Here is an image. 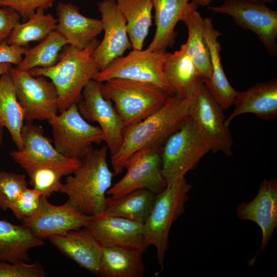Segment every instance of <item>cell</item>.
Returning <instances> with one entry per match:
<instances>
[{"mask_svg": "<svg viewBox=\"0 0 277 277\" xmlns=\"http://www.w3.org/2000/svg\"><path fill=\"white\" fill-rule=\"evenodd\" d=\"M156 194L145 189L117 198L107 197L104 213L144 223L153 207Z\"/></svg>", "mask_w": 277, "mask_h": 277, "instance_id": "27", "label": "cell"}, {"mask_svg": "<svg viewBox=\"0 0 277 277\" xmlns=\"http://www.w3.org/2000/svg\"><path fill=\"white\" fill-rule=\"evenodd\" d=\"M44 243V239L23 224L18 225L0 219V261L30 262L29 250Z\"/></svg>", "mask_w": 277, "mask_h": 277, "instance_id": "24", "label": "cell"}, {"mask_svg": "<svg viewBox=\"0 0 277 277\" xmlns=\"http://www.w3.org/2000/svg\"><path fill=\"white\" fill-rule=\"evenodd\" d=\"M23 147L12 150L13 160L28 173L39 167H49L62 172L64 176L72 174L81 161L65 156L45 136L42 128L31 122H26L22 129Z\"/></svg>", "mask_w": 277, "mask_h": 277, "instance_id": "12", "label": "cell"}, {"mask_svg": "<svg viewBox=\"0 0 277 277\" xmlns=\"http://www.w3.org/2000/svg\"><path fill=\"white\" fill-rule=\"evenodd\" d=\"M209 151V145L189 117L162 147V172L166 185L184 177Z\"/></svg>", "mask_w": 277, "mask_h": 277, "instance_id": "6", "label": "cell"}, {"mask_svg": "<svg viewBox=\"0 0 277 277\" xmlns=\"http://www.w3.org/2000/svg\"><path fill=\"white\" fill-rule=\"evenodd\" d=\"M190 104V94L185 97L176 94L169 96L158 110L126 128L121 148L111 155L114 175L121 173L127 160L135 152L148 147L162 146L189 118Z\"/></svg>", "mask_w": 277, "mask_h": 277, "instance_id": "1", "label": "cell"}, {"mask_svg": "<svg viewBox=\"0 0 277 277\" xmlns=\"http://www.w3.org/2000/svg\"><path fill=\"white\" fill-rule=\"evenodd\" d=\"M28 188L26 175L0 171V208L9 209L11 204Z\"/></svg>", "mask_w": 277, "mask_h": 277, "instance_id": "34", "label": "cell"}, {"mask_svg": "<svg viewBox=\"0 0 277 277\" xmlns=\"http://www.w3.org/2000/svg\"><path fill=\"white\" fill-rule=\"evenodd\" d=\"M188 29V38L183 44L199 71L200 78L205 83L211 75V65L208 47L203 32V18L195 10L182 21Z\"/></svg>", "mask_w": 277, "mask_h": 277, "instance_id": "30", "label": "cell"}, {"mask_svg": "<svg viewBox=\"0 0 277 277\" xmlns=\"http://www.w3.org/2000/svg\"><path fill=\"white\" fill-rule=\"evenodd\" d=\"M262 1H264L265 3H269V4L272 3L273 2V0H262Z\"/></svg>", "mask_w": 277, "mask_h": 277, "instance_id": "43", "label": "cell"}, {"mask_svg": "<svg viewBox=\"0 0 277 277\" xmlns=\"http://www.w3.org/2000/svg\"><path fill=\"white\" fill-rule=\"evenodd\" d=\"M4 126L0 123V146L3 143L4 137Z\"/></svg>", "mask_w": 277, "mask_h": 277, "instance_id": "42", "label": "cell"}, {"mask_svg": "<svg viewBox=\"0 0 277 277\" xmlns=\"http://www.w3.org/2000/svg\"><path fill=\"white\" fill-rule=\"evenodd\" d=\"M92 217L80 212L67 201L56 206L51 204L47 197L41 196L37 213L23 224L35 234L45 239L85 227Z\"/></svg>", "mask_w": 277, "mask_h": 277, "instance_id": "17", "label": "cell"}, {"mask_svg": "<svg viewBox=\"0 0 277 277\" xmlns=\"http://www.w3.org/2000/svg\"><path fill=\"white\" fill-rule=\"evenodd\" d=\"M20 17L13 9L0 6V44L7 40L13 29L20 23Z\"/></svg>", "mask_w": 277, "mask_h": 277, "instance_id": "38", "label": "cell"}, {"mask_svg": "<svg viewBox=\"0 0 277 277\" xmlns=\"http://www.w3.org/2000/svg\"><path fill=\"white\" fill-rule=\"evenodd\" d=\"M55 0H0V6L10 7L26 21L38 9L45 10L52 7Z\"/></svg>", "mask_w": 277, "mask_h": 277, "instance_id": "37", "label": "cell"}, {"mask_svg": "<svg viewBox=\"0 0 277 277\" xmlns=\"http://www.w3.org/2000/svg\"><path fill=\"white\" fill-rule=\"evenodd\" d=\"M28 49L24 46L9 44L7 41L0 44V64L9 63L16 66L22 61Z\"/></svg>", "mask_w": 277, "mask_h": 277, "instance_id": "39", "label": "cell"}, {"mask_svg": "<svg viewBox=\"0 0 277 277\" xmlns=\"http://www.w3.org/2000/svg\"><path fill=\"white\" fill-rule=\"evenodd\" d=\"M102 83L90 80L76 104L80 114L87 121L98 124L104 141L112 155L121 147L125 128L112 102L102 95Z\"/></svg>", "mask_w": 277, "mask_h": 277, "instance_id": "14", "label": "cell"}, {"mask_svg": "<svg viewBox=\"0 0 277 277\" xmlns=\"http://www.w3.org/2000/svg\"><path fill=\"white\" fill-rule=\"evenodd\" d=\"M26 122L49 121L57 114L58 96L51 81L16 67L9 71Z\"/></svg>", "mask_w": 277, "mask_h": 277, "instance_id": "10", "label": "cell"}, {"mask_svg": "<svg viewBox=\"0 0 277 277\" xmlns=\"http://www.w3.org/2000/svg\"><path fill=\"white\" fill-rule=\"evenodd\" d=\"M104 35L93 52V57L100 70L112 61L123 56L132 48L127 28L126 20L115 0H102L97 3Z\"/></svg>", "mask_w": 277, "mask_h": 277, "instance_id": "15", "label": "cell"}, {"mask_svg": "<svg viewBox=\"0 0 277 277\" xmlns=\"http://www.w3.org/2000/svg\"><path fill=\"white\" fill-rule=\"evenodd\" d=\"M29 184L42 196L49 197L54 192H59L62 186L61 171L49 167H39L27 173Z\"/></svg>", "mask_w": 277, "mask_h": 277, "instance_id": "33", "label": "cell"}, {"mask_svg": "<svg viewBox=\"0 0 277 277\" xmlns=\"http://www.w3.org/2000/svg\"><path fill=\"white\" fill-rule=\"evenodd\" d=\"M68 45L64 36L56 30L52 32L37 45L28 48L21 62L16 68L25 71L36 68H49L58 60L63 48Z\"/></svg>", "mask_w": 277, "mask_h": 277, "instance_id": "31", "label": "cell"}, {"mask_svg": "<svg viewBox=\"0 0 277 277\" xmlns=\"http://www.w3.org/2000/svg\"><path fill=\"white\" fill-rule=\"evenodd\" d=\"M57 23L52 14L38 9L25 22L19 23L14 27L7 42L24 47L31 42H40L56 29Z\"/></svg>", "mask_w": 277, "mask_h": 277, "instance_id": "32", "label": "cell"}, {"mask_svg": "<svg viewBox=\"0 0 277 277\" xmlns=\"http://www.w3.org/2000/svg\"><path fill=\"white\" fill-rule=\"evenodd\" d=\"M56 10V30L64 36L68 45L84 48L103 31L101 19L82 15L77 6L71 3H59Z\"/></svg>", "mask_w": 277, "mask_h": 277, "instance_id": "22", "label": "cell"}, {"mask_svg": "<svg viewBox=\"0 0 277 277\" xmlns=\"http://www.w3.org/2000/svg\"><path fill=\"white\" fill-rule=\"evenodd\" d=\"M192 186L183 177L167 185L156 194L152 209L143 223V232L147 245L154 246L162 270L168 249V237L172 223L185 211L188 193Z\"/></svg>", "mask_w": 277, "mask_h": 277, "instance_id": "5", "label": "cell"}, {"mask_svg": "<svg viewBox=\"0 0 277 277\" xmlns=\"http://www.w3.org/2000/svg\"><path fill=\"white\" fill-rule=\"evenodd\" d=\"M127 23L133 49H143L152 24V0H115Z\"/></svg>", "mask_w": 277, "mask_h": 277, "instance_id": "28", "label": "cell"}, {"mask_svg": "<svg viewBox=\"0 0 277 277\" xmlns=\"http://www.w3.org/2000/svg\"><path fill=\"white\" fill-rule=\"evenodd\" d=\"M24 121L23 111L8 72L0 77V123L7 128L17 149L23 147L21 131Z\"/></svg>", "mask_w": 277, "mask_h": 277, "instance_id": "29", "label": "cell"}, {"mask_svg": "<svg viewBox=\"0 0 277 277\" xmlns=\"http://www.w3.org/2000/svg\"><path fill=\"white\" fill-rule=\"evenodd\" d=\"M234 109L225 120L227 127L237 116L252 113L264 121L277 117V79L256 84L246 91L238 92Z\"/></svg>", "mask_w": 277, "mask_h": 277, "instance_id": "21", "label": "cell"}, {"mask_svg": "<svg viewBox=\"0 0 277 277\" xmlns=\"http://www.w3.org/2000/svg\"><path fill=\"white\" fill-rule=\"evenodd\" d=\"M166 53V51L133 49L114 60L93 79L101 83L113 78L130 80L154 85L168 95H174L163 71Z\"/></svg>", "mask_w": 277, "mask_h": 277, "instance_id": "9", "label": "cell"}, {"mask_svg": "<svg viewBox=\"0 0 277 277\" xmlns=\"http://www.w3.org/2000/svg\"><path fill=\"white\" fill-rule=\"evenodd\" d=\"M46 275L44 267L37 262L0 261V277H44Z\"/></svg>", "mask_w": 277, "mask_h": 277, "instance_id": "36", "label": "cell"}, {"mask_svg": "<svg viewBox=\"0 0 277 277\" xmlns=\"http://www.w3.org/2000/svg\"><path fill=\"white\" fill-rule=\"evenodd\" d=\"M155 32L147 49L166 51L173 48L177 32L175 28L198 6L190 0H152Z\"/></svg>", "mask_w": 277, "mask_h": 277, "instance_id": "20", "label": "cell"}, {"mask_svg": "<svg viewBox=\"0 0 277 277\" xmlns=\"http://www.w3.org/2000/svg\"><path fill=\"white\" fill-rule=\"evenodd\" d=\"M193 1L198 7H208L212 0H193Z\"/></svg>", "mask_w": 277, "mask_h": 277, "instance_id": "41", "label": "cell"}, {"mask_svg": "<svg viewBox=\"0 0 277 277\" xmlns=\"http://www.w3.org/2000/svg\"><path fill=\"white\" fill-rule=\"evenodd\" d=\"M238 217L255 223L262 231L260 251L268 246L277 227V181L264 180L256 196L249 202H242L236 208Z\"/></svg>", "mask_w": 277, "mask_h": 277, "instance_id": "18", "label": "cell"}, {"mask_svg": "<svg viewBox=\"0 0 277 277\" xmlns=\"http://www.w3.org/2000/svg\"><path fill=\"white\" fill-rule=\"evenodd\" d=\"M48 121L52 129L54 147L68 158L81 161L93 144L104 141L101 128L89 123L80 114L76 104Z\"/></svg>", "mask_w": 277, "mask_h": 277, "instance_id": "7", "label": "cell"}, {"mask_svg": "<svg viewBox=\"0 0 277 277\" xmlns=\"http://www.w3.org/2000/svg\"><path fill=\"white\" fill-rule=\"evenodd\" d=\"M165 76L174 94L188 96L200 78L199 71L184 44L172 53H166L163 64Z\"/></svg>", "mask_w": 277, "mask_h": 277, "instance_id": "25", "label": "cell"}, {"mask_svg": "<svg viewBox=\"0 0 277 277\" xmlns=\"http://www.w3.org/2000/svg\"><path fill=\"white\" fill-rule=\"evenodd\" d=\"M101 91L114 103L125 129L156 112L170 96L154 85L120 78L102 83Z\"/></svg>", "mask_w": 277, "mask_h": 277, "instance_id": "4", "label": "cell"}, {"mask_svg": "<svg viewBox=\"0 0 277 277\" xmlns=\"http://www.w3.org/2000/svg\"><path fill=\"white\" fill-rule=\"evenodd\" d=\"M12 68V65L9 63L0 64V77L4 73H7Z\"/></svg>", "mask_w": 277, "mask_h": 277, "instance_id": "40", "label": "cell"}, {"mask_svg": "<svg viewBox=\"0 0 277 277\" xmlns=\"http://www.w3.org/2000/svg\"><path fill=\"white\" fill-rule=\"evenodd\" d=\"M107 146L90 149L79 166L68 175L60 193L83 214L94 216L104 212L107 192L114 174L108 166Z\"/></svg>", "mask_w": 277, "mask_h": 277, "instance_id": "2", "label": "cell"}, {"mask_svg": "<svg viewBox=\"0 0 277 277\" xmlns=\"http://www.w3.org/2000/svg\"><path fill=\"white\" fill-rule=\"evenodd\" d=\"M61 253L80 267L98 274L102 246L85 227L47 238Z\"/></svg>", "mask_w": 277, "mask_h": 277, "instance_id": "19", "label": "cell"}, {"mask_svg": "<svg viewBox=\"0 0 277 277\" xmlns=\"http://www.w3.org/2000/svg\"><path fill=\"white\" fill-rule=\"evenodd\" d=\"M41 196L34 189L27 188L11 204L9 209L17 219L23 222L37 213Z\"/></svg>", "mask_w": 277, "mask_h": 277, "instance_id": "35", "label": "cell"}, {"mask_svg": "<svg viewBox=\"0 0 277 277\" xmlns=\"http://www.w3.org/2000/svg\"><path fill=\"white\" fill-rule=\"evenodd\" d=\"M99 43L96 38L83 49L67 45L53 66L29 71L33 76L46 77L55 86L58 96V111L76 104L86 84L100 71L93 56Z\"/></svg>", "mask_w": 277, "mask_h": 277, "instance_id": "3", "label": "cell"}, {"mask_svg": "<svg viewBox=\"0 0 277 277\" xmlns=\"http://www.w3.org/2000/svg\"><path fill=\"white\" fill-rule=\"evenodd\" d=\"M104 247H118L144 252L148 247L143 224L104 213L92 216L85 227Z\"/></svg>", "mask_w": 277, "mask_h": 277, "instance_id": "16", "label": "cell"}, {"mask_svg": "<svg viewBox=\"0 0 277 277\" xmlns=\"http://www.w3.org/2000/svg\"><path fill=\"white\" fill-rule=\"evenodd\" d=\"M162 146L148 147L131 155L126 161L124 176L107 192L117 198L133 190L145 189L157 194L167 186L162 172Z\"/></svg>", "mask_w": 277, "mask_h": 277, "instance_id": "13", "label": "cell"}, {"mask_svg": "<svg viewBox=\"0 0 277 277\" xmlns=\"http://www.w3.org/2000/svg\"><path fill=\"white\" fill-rule=\"evenodd\" d=\"M203 32L206 41L210 58L211 75L205 84L214 99L223 110L233 105L236 91L229 82L221 62V44L218 38L222 33L213 26L210 17L203 18Z\"/></svg>", "mask_w": 277, "mask_h": 277, "instance_id": "23", "label": "cell"}, {"mask_svg": "<svg viewBox=\"0 0 277 277\" xmlns=\"http://www.w3.org/2000/svg\"><path fill=\"white\" fill-rule=\"evenodd\" d=\"M213 12L230 16L236 25L254 33L270 55H277V11L262 0H224L209 6Z\"/></svg>", "mask_w": 277, "mask_h": 277, "instance_id": "11", "label": "cell"}, {"mask_svg": "<svg viewBox=\"0 0 277 277\" xmlns=\"http://www.w3.org/2000/svg\"><path fill=\"white\" fill-rule=\"evenodd\" d=\"M98 274L103 277H142L145 266L143 251L102 246Z\"/></svg>", "mask_w": 277, "mask_h": 277, "instance_id": "26", "label": "cell"}, {"mask_svg": "<svg viewBox=\"0 0 277 277\" xmlns=\"http://www.w3.org/2000/svg\"><path fill=\"white\" fill-rule=\"evenodd\" d=\"M189 117L209 145L210 151L232 154L233 142L225 124L223 109L214 99L204 82L200 78L190 93Z\"/></svg>", "mask_w": 277, "mask_h": 277, "instance_id": "8", "label": "cell"}]
</instances>
